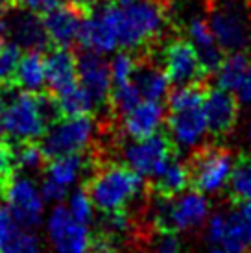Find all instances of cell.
Wrapping results in <instances>:
<instances>
[{"mask_svg":"<svg viewBox=\"0 0 251 253\" xmlns=\"http://www.w3.org/2000/svg\"><path fill=\"white\" fill-rule=\"evenodd\" d=\"M4 102L6 137L17 142L37 141L59 115L56 98L30 91H6Z\"/></svg>","mask_w":251,"mask_h":253,"instance_id":"1","label":"cell"},{"mask_svg":"<svg viewBox=\"0 0 251 253\" xmlns=\"http://www.w3.org/2000/svg\"><path fill=\"white\" fill-rule=\"evenodd\" d=\"M144 177L131 170L127 165H105L94 172L89 181V194L98 211H124L142 194Z\"/></svg>","mask_w":251,"mask_h":253,"instance_id":"2","label":"cell"},{"mask_svg":"<svg viewBox=\"0 0 251 253\" xmlns=\"http://www.w3.org/2000/svg\"><path fill=\"white\" fill-rule=\"evenodd\" d=\"M167 15L161 0H133L117 6L120 48L139 50L163 34Z\"/></svg>","mask_w":251,"mask_h":253,"instance_id":"3","label":"cell"},{"mask_svg":"<svg viewBox=\"0 0 251 253\" xmlns=\"http://www.w3.org/2000/svg\"><path fill=\"white\" fill-rule=\"evenodd\" d=\"M207 15L212 34L225 54L251 50L250 0H209Z\"/></svg>","mask_w":251,"mask_h":253,"instance_id":"4","label":"cell"},{"mask_svg":"<svg viewBox=\"0 0 251 253\" xmlns=\"http://www.w3.org/2000/svg\"><path fill=\"white\" fill-rule=\"evenodd\" d=\"M210 216V204L207 194L200 190H185L177 196L157 194L152 205V218L157 229L187 233L205 225Z\"/></svg>","mask_w":251,"mask_h":253,"instance_id":"5","label":"cell"},{"mask_svg":"<svg viewBox=\"0 0 251 253\" xmlns=\"http://www.w3.org/2000/svg\"><path fill=\"white\" fill-rule=\"evenodd\" d=\"M94 129L96 127L91 115L54 120L42 135V152L46 155V159H54L59 155L82 154L92 142Z\"/></svg>","mask_w":251,"mask_h":253,"instance_id":"6","label":"cell"},{"mask_svg":"<svg viewBox=\"0 0 251 253\" xmlns=\"http://www.w3.org/2000/svg\"><path fill=\"white\" fill-rule=\"evenodd\" d=\"M235 155L227 148H202L196 150L190 159V183L203 194H216L227 189L229 177L235 169Z\"/></svg>","mask_w":251,"mask_h":253,"instance_id":"7","label":"cell"},{"mask_svg":"<svg viewBox=\"0 0 251 253\" xmlns=\"http://www.w3.org/2000/svg\"><path fill=\"white\" fill-rule=\"evenodd\" d=\"M0 189L4 194V204L26 229H35L41 225L46 200L42 198L41 187L32 177L13 172Z\"/></svg>","mask_w":251,"mask_h":253,"instance_id":"8","label":"cell"},{"mask_svg":"<svg viewBox=\"0 0 251 253\" xmlns=\"http://www.w3.org/2000/svg\"><path fill=\"white\" fill-rule=\"evenodd\" d=\"M44 227L52 253H89L92 239L89 225L78 222L69 212L67 205H54L46 216Z\"/></svg>","mask_w":251,"mask_h":253,"instance_id":"9","label":"cell"},{"mask_svg":"<svg viewBox=\"0 0 251 253\" xmlns=\"http://www.w3.org/2000/svg\"><path fill=\"white\" fill-rule=\"evenodd\" d=\"M117 2L96 4L91 13L84 15L78 42L85 50L98 54H113L120 48L119 30H117Z\"/></svg>","mask_w":251,"mask_h":253,"instance_id":"10","label":"cell"},{"mask_svg":"<svg viewBox=\"0 0 251 253\" xmlns=\"http://www.w3.org/2000/svg\"><path fill=\"white\" fill-rule=\"evenodd\" d=\"M172 146L174 144L168 135L155 133L144 139H131L122 150V157L126 165L137 174L146 179H154L174 157Z\"/></svg>","mask_w":251,"mask_h":253,"instance_id":"11","label":"cell"},{"mask_svg":"<svg viewBox=\"0 0 251 253\" xmlns=\"http://www.w3.org/2000/svg\"><path fill=\"white\" fill-rule=\"evenodd\" d=\"M163 65L170 84L174 85L200 84L209 74L188 39H174L168 42L163 50Z\"/></svg>","mask_w":251,"mask_h":253,"instance_id":"12","label":"cell"},{"mask_svg":"<svg viewBox=\"0 0 251 253\" xmlns=\"http://www.w3.org/2000/svg\"><path fill=\"white\" fill-rule=\"evenodd\" d=\"M168 137L179 150H194L205 141L209 133L207 117L202 106L185 107L168 115Z\"/></svg>","mask_w":251,"mask_h":253,"instance_id":"13","label":"cell"},{"mask_svg":"<svg viewBox=\"0 0 251 253\" xmlns=\"http://www.w3.org/2000/svg\"><path fill=\"white\" fill-rule=\"evenodd\" d=\"M78 80L87 91L92 94L98 106L109 102V94L113 89L109 61H105L104 54L92 50H85L78 56Z\"/></svg>","mask_w":251,"mask_h":253,"instance_id":"14","label":"cell"},{"mask_svg":"<svg viewBox=\"0 0 251 253\" xmlns=\"http://www.w3.org/2000/svg\"><path fill=\"white\" fill-rule=\"evenodd\" d=\"M238 102L235 94L222 87H214L205 91L203 96V111L209 124V133L223 137L233 131L238 120Z\"/></svg>","mask_w":251,"mask_h":253,"instance_id":"15","label":"cell"},{"mask_svg":"<svg viewBox=\"0 0 251 253\" xmlns=\"http://www.w3.org/2000/svg\"><path fill=\"white\" fill-rule=\"evenodd\" d=\"M216 84L240 104H251V57L248 52L227 54L216 71Z\"/></svg>","mask_w":251,"mask_h":253,"instance_id":"16","label":"cell"},{"mask_svg":"<svg viewBox=\"0 0 251 253\" xmlns=\"http://www.w3.org/2000/svg\"><path fill=\"white\" fill-rule=\"evenodd\" d=\"M82 21H84V11L82 7L74 4H67V6L59 4L52 11L42 15L48 41L63 48H69L72 46V42H78Z\"/></svg>","mask_w":251,"mask_h":253,"instance_id":"17","label":"cell"},{"mask_svg":"<svg viewBox=\"0 0 251 253\" xmlns=\"http://www.w3.org/2000/svg\"><path fill=\"white\" fill-rule=\"evenodd\" d=\"M0 253H42L34 229H26L6 204H0Z\"/></svg>","mask_w":251,"mask_h":253,"instance_id":"18","label":"cell"},{"mask_svg":"<svg viewBox=\"0 0 251 253\" xmlns=\"http://www.w3.org/2000/svg\"><path fill=\"white\" fill-rule=\"evenodd\" d=\"M185 30H187V39L192 42V46L196 48L205 71L216 72L220 69V65H222L225 52L220 48L216 37L210 30L209 21L202 15H192L185 22Z\"/></svg>","mask_w":251,"mask_h":253,"instance_id":"19","label":"cell"},{"mask_svg":"<svg viewBox=\"0 0 251 253\" xmlns=\"http://www.w3.org/2000/svg\"><path fill=\"white\" fill-rule=\"evenodd\" d=\"M165 122V106L161 100H140L137 106L122 115V129L129 139H144L159 133Z\"/></svg>","mask_w":251,"mask_h":253,"instance_id":"20","label":"cell"},{"mask_svg":"<svg viewBox=\"0 0 251 253\" xmlns=\"http://www.w3.org/2000/svg\"><path fill=\"white\" fill-rule=\"evenodd\" d=\"M46 57V87L57 96L80 84L78 80V57L69 48L56 46Z\"/></svg>","mask_w":251,"mask_h":253,"instance_id":"21","label":"cell"},{"mask_svg":"<svg viewBox=\"0 0 251 253\" xmlns=\"http://www.w3.org/2000/svg\"><path fill=\"white\" fill-rule=\"evenodd\" d=\"M9 30H11L13 41L19 42L22 48L42 50L50 42L42 17L32 13V11H26V9H22L11 21H7V32Z\"/></svg>","mask_w":251,"mask_h":253,"instance_id":"22","label":"cell"},{"mask_svg":"<svg viewBox=\"0 0 251 253\" xmlns=\"http://www.w3.org/2000/svg\"><path fill=\"white\" fill-rule=\"evenodd\" d=\"M220 246L229 253H248L251 248V214L246 205L240 204L237 211L227 212V229Z\"/></svg>","mask_w":251,"mask_h":253,"instance_id":"23","label":"cell"},{"mask_svg":"<svg viewBox=\"0 0 251 253\" xmlns=\"http://www.w3.org/2000/svg\"><path fill=\"white\" fill-rule=\"evenodd\" d=\"M15 84L22 91L30 92H41L46 87V57L42 56L41 50H28L22 54Z\"/></svg>","mask_w":251,"mask_h":253,"instance_id":"24","label":"cell"},{"mask_svg":"<svg viewBox=\"0 0 251 253\" xmlns=\"http://www.w3.org/2000/svg\"><path fill=\"white\" fill-rule=\"evenodd\" d=\"M85 163H87V159L82 154L54 157V159H50V163L44 169V177L69 190L70 187L78 185V181L84 177L85 170H87Z\"/></svg>","mask_w":251,"mask_h":253,"instance_id":"25","label":"cell"},{"mask_svg":"<svg viewBox=\"0 0 251 253\" xmlns=\"http://www.w3.org/2000/svg\"><path fill=\"white\" fill-rule=\"evenodd\" d=\"M154 189L157 194L163 196H177L185 192L190 183V167L183 161L172 157L170 161L163 167L159 174L152 179Z\"/></svg>","mask_w":251,"mask_h":253,"instance_id":"26","label":"cell"},{"mask_svg":"<svg viewBox=\"0 0 251 253\" xmlns=\"http://www.w3.org/2000/svg\"><path fill=\"white\" fill-rule=\"evenodd\" d=\"M133 82L139 87L140 96L144 100H163L170 92V80L165 69H161L157 65H139Z\"/></svg>","mask_w":251,"mask_h":253,"instance_id":"27","label":"cell"},{"mask_svg":"<svg viewBox=\"0 0 251 253\" xmlns=\"http://www.w3.org/2000/svg\"><path fill=\"white\" fill-rule=\"evenodd\" d=\"M57 104V109L65 117H84V115H92L96 111V100L92 94L85 89L82 84L70 87L69 91L61 92L54 96Z\"/></svg>","mask_w":251,"mask_h":253,"instance_id":"28","label":"cell"},{"mask_svg":"<svg viewBox=\"0 0 251 253\" xmlns=\"http://www.w3.org/2000/svg\"><path fill=\"white\" fill-rule=\"evenodd\" d=\"M227 190L231 200L238 205L251 202V157L242 155L237 159L227 183Z\"/></svg>","mask_w":251,"mask_h":253,"instance_id":"29","label":"cell"},{"mask_svg":"<svg viewBox=\"0 0 251 253\" xmlns=\"http://www.w3.org/2000/svg\"><path fill=\"white\" fill-rule=\"evenodd\" d=\"M22 57V46L17 41L0 42V85L7 87L15 80Z\"/></svg>","mask_w":251,"mask_h":253,"instance_id":"30","label":"cell"},{"mask_svg":"<svg viewBox=\"0 0 251 253\" xmlns=\"http://www.w3.org/2000/svg\"><path fill=\"white\" fill-rule=\"evenodd\" d=\"M44 159H46V155L42 152L41 144H37L35 141L17 142V146L13 150V165L24 172L39 170Z\"/></svg>","mask_w":251,"mask_h":253,"instance_id":"31","label":"cell"},{"mask_svg":"<svg viewBox=\"0 0 251 253\" xmlns=\"http://www.w3.org/2000/svg\"><path fill=\"white\" fill-rule=\"evenodd\" d=\"M67 209H69V212L76 218L78 222H82L85 225H91V222L94 220L96 205L92 202L89 190L80 187V189L72 190V194L67 196Z\"/></svg>","mask_w":251,"mask_h":253,"instance_id":"32","label":"cell"},{"mask_svg":"<svg viewBox=\"0 0 251 253\" xmlns=\"http://www.w3.org/2000/svg\"><path fill=\"white\" fill-rule=\"evenodd\" d=\"M137 67H139L137 59H135L127 50H124V52H117V54L111 57V61H109L113 87L133 82L135 72H137Z\"/></svg>","mask_w":251,"mask_h":253,"instance_id":"33","label":"cell"},{"mask_svg":"<svg viewBox=\"0 0 251 253\" xmlns=\"http://www.w3.org/2000/svg\"><path fill=\"white\" fill-rule=\"evenodd\" d=\"M142 96H140L139 87L135 85V82H129V84L124 85H117L111 89V94H109V102L111 106L115 107V111L120 113V115H126V113L133 109V107L139 104Z\"/></svg>","mask_w":251,"mask_h":253,"instance_id":"34","label":"cell"},{"mask_svg":"<svg viewBox=\"0 0 251 253\" xmlns=\"http://www.w3.org/2000/svg\"><path fill=\"white\" fill-rule=\"evenodd\" d=\"M131 227V218L124 211H113L104 212V220H102V231L113 235L115 239H119L122 235L129 231Z\"/></svg>","mask_w":251,"mask_h":253,"instance_id":"35","label":"cell"},{"mask_svg":"<svg viewBox=\"0 0 251 253\" xmlns=\"http://www.w3.org/2000/svg\"><path fill=\"white\" fill-rule=\"evenodd\" d=\"M183 240L177 231L159 229L154 239V253H181Z\"/></svg>","mask_w":251,"mask_h":253,"instance_id":"36","label":"cell"},{"mask_svg":"<svg viewBox=\"0 0 251 253\" xmlns=\"http://www.w3.org/2000/svg\"><path fill=\"white\" fill-rule=\"evenodd\" d=\"M227 229V212H214L205 222V239L209 244L220 246Z\"/></svg>","mask_w":251,"mask_h":253,"instance_id":"37","label":"cell"},{"mask_svg":"<svg viewBox=\"0 0 251 253\" xmlns=\"http://www.w3.org/2000/svg\"><path fill=\"white\" fill-rule=\"evenodd\" d=\"M41 192H42V198L48 202V204H61L65 198L69 196V190L61 187V185H57V183L50 181L46 177H42L41 181Z\"/></svg>","mask_w":251,"mask_h":253,"instance_id":"38","label":"cell"},{"mask_svg":"<svg viewBox=\"0 0 251 253\" xmlns=\"http://www.w3.org/2000/svg\"><path fill=\"white\" fill-rule=\"evenodd\" d=\"M89 253H117V239L105 231H100L91 239Z\"/></svg>","mask_w":251,"mask_h":253,"instance_id":"39","label":"cell"},{"mask_svg":"<svg viewBox=\"0 0 251 253\" xmlns=\"http://www.w3.org/2000/svg\"><path fill=\"white\" fill-rule=\"evenodd\" d=\"M21 9L32 11L35 15H46L56 6H59V0H13Z\"/></svg>","mask_w":251,"mask_h":253,"instance_id":"40","label":"cell"},{"mask_svg":"<svg viewBox=\"0 0 251 253\" xmlns=\"http://www.w3.org/2000/svg\"><path fill=\"white\" fill-rule=\"evenodd\" d=\"M13 150L6 141H0V187L13 174Z\"/></svg>","mask_w":251,"mask_h":253,"instance_id":"41","label":"cell"},{"mask_svg":"<svg viewBox=\"0 0 251 253\" xmlns=\"http://www.w3.org/2000/svg\"><path fill=\"white\" fill-rule=\"evenodd\" d=\"M13 0H0V42L6 39L7 34V11L13 6Z\"/></svg>","mask_w":251,"mask_h":253,"instance_id":"42","label":"cell"},{"mask_svg":"<svg viewBox=\"0 0 251 253\" xmlns=\"http://www.w3.org/2000/svg\"><path fill=\"white\" fill-rule=\"evenodd\" d=\"M6 139V129H4V102L0 96V141Z\"/></svg>","mask_w":251,"mask_h":253,"instance_id":"43","label":"cell"},{"mask_svg":"<svg viewBox=\"0 0 251 253\" xmlns=\"http://www.w3.org/2000/svg\"><path fill=\"white\" fill-rule=\"evenodd\" d=\"M207 253H229V252L222 246H214V244H210V248L207 250Z\"/></svg>","mask_w":251,"mask_h":253,"instance_id":"44","label":"cell"},{"mask_svg":"<svg viewBox=\"0 0 251 253\" xmlns=\"http://www.w3.org/2000/svg\"><path fill=\"white\" fill-rule=\"evenodd\" d=\"M67 2H69V4H74V6H78V7H82V9L87 6V0H67Z\"/></svg>","mask_w":251,"mask_h":253,"instance_id":"45","label":"cell"},{"mask_svg":"<svg viewBox=\"0 0 251 253\" xmlns=\"http://www.w3.org/2000/svg\"><path fill=\"white\" fill-rule=\"evenodd\" d=\"M117 4H129V2H133V0H115Z\"/></svg>","mask_w":251,"mask_h":253,"instance_id":"46","label":"cell"},{"mask_svg":"<svg viewBox=\"0 0 251 253\" xmlns=\"http://www.w3.org/2000/svg\"><path fill=\"white\" fill-rule=\"evenodd\" d=\"M242 205H246V209H248V212L251 214V202H248V204H242Z\"/></svg>","mask_w":251,"mask_h":253,"instance_id":"47","label":"cell"},{"mask_svg":"<svg viewBox=\"0 0 251 253\" xmlns=\"http://www.w3.org/2000/svg\"><path fill=\"white\" fill-rule=\"evenodd\" d=\"M248 135H250V146H251V124H250V129H248Z\"/></svg>","mask_w":251,"mask_h":253,"instance_id":"48","label":"cell"},{"mask_svg":"<svg viewBox=\"0 0 251 253\" xmlns=\"http://www.w3.org/2000/svg\"><path fill=\"white\" fill-rule=\"evenodd\" d=\"M250 7H251V0H250Z\"/></svg>","mask_w":251,"mask_h":253,"instance_id":"49","label":"cell"}]
</instances>
